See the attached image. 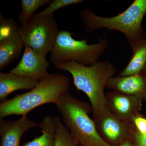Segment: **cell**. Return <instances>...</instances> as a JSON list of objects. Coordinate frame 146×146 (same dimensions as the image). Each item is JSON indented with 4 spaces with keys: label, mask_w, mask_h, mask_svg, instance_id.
I'll return each mask as SVG.
<instances>
[{
    "label": "cell",
    "mask_w": 146,
    "mask_h": 146,
    "mask_svg": "<svg viewBox=\"0 0 146 146\" xmlns=\"http://www.w3.org/2000/svg\"><path fill=\"white\" fill-rule=\"evenodd\" d=\"M143 72L144 73H145V74H146V65L145 67V69H144L143 71Z\"/></svg>",
    "instance_id": "23"
},
{
    "label": "cell",
    "mask_w": 146,
    "mask_h": 146,
    "mask_svg": "<svg viewBox=\"0 0 146 146\" xmlns=\"http://www.w3.org/2000/svg\"><path fill=\"white\" fill-rule=\"evenodd\" d=\"M106 98L110 111L125 121L132 122L142 108L143 101L133 96L113 91L106 94Z\"/></svg>",
    "instance_id": "9"
},
{
    "label": "cell",
    "mask_w": 146,
    "mask_h": 146,
    "mask_svg": "<svg viewBox=\"0 0 146 146\" xmlns=\"http://www.w3.org/2000/svg\"><path fill=\"white\" fill-rule=\"evenodd\" d=\"M37 126L27 116H22L16 121L0 119L1 146H20V141L25 132Z\"/></svg>",
    "instance_id": "11"
},
{
    "label": "cell",
    "mask_w": 146,
    "mask_h": 146,
    "mask_svg": "<svg viewBox=\"0 0 146 146\" xmlns=\"http://www.w3.org/2000/svg\"><path fill=\"white\" fill-rule=\"evenodd\" d=\"M39 82L38 80L18 75L11 72L0 73V100H6L9 94L23 89L31 90Z\"/></svg>",
    "instance_id": "12"
},
{
    "label": "cell",
    "mask_w": 146,
    "mask_h": 146,
    "mask_svg": "<svg viewBox=\"0 0 146 146\" xmlns=\"http://www.w3.org/2000/svg\"><path fill=\"white\" fill-rule=\"evenodd\" d=\"M54 66L58 70L70 73L77 90L86 94L91 103L94 118L107 109L105 88L117 72L116 67L110 61L99 60L87 66L67 61Z\"/></svg>",
    "instance_id": "1"
},
{
    "label": "cell",
    "mask_w": 146,
    "mask_h": 146,
    "mask_svg": "<svg viewBox=\"0 0 146 146\" xmlns=\"http://www.w3.org/2000/svg\"><path fill=\"white\" fill-rule=\"evenodd\" d=\"M59 31L54 14L38 16L35 14L18 30L25 47H29L46 57L52 49Z\"/></svg>",
    "instance_id": "6"
},
{
    "label": "cell",
    "mask_w": 146,
    "mask_h": 146,
    "mask_svg": "<svg viewBox=\"0 0 146 146\" xmlns=\"http://www.w3.org/2000/svg\"><path fill=\"white\" fill-rule=\"evenodd\" d=\"M70 81L67 76L49 74L30 91L18 95L0 104V119L11 115L27 116L33 110L48 103L55 104L61 96L69 93Z\"/></svg>",
    "instance_id": "2"
},
{
    "label": "cell",
    "mask_w": 146,
    "mask_h": 146,
    "mask_svg": "<svg viewBox=\"0 0 146 146\" xmlns=\"http://www.w3.org/2000/svg\"><path fill=\"white\" fill-rule=\"evenodd\" d=\"M85 1L83 0H53L49 4L46 8L42 12L37 13L38 16L52 15L56 11L72 5L77 4Z\"/></svg>",
    "instance_id": "18"
},
{
    "label": "cell",
    "mask_w": 146,
    "mask_h": 146,
    "mask_svg": "<svg viewBox=\"0 0 146 146\" xmlns=\"http://www.w3.org/2000/svg\"><path fill=\"white\" fill-rule=\"evenodd\" d=\"M108 46V40L106 38L89 44L85 39H75L68 31H59L50 52V61L54 65L60 62L72 61L90 66L99 60Z\"/></svg>",
    "instance_id": "5"
},
{
    "label": "cell",
    "mask_w": 146,
    "mask_h": 146,
    "mask_svg": "<svg viewBox=\"0 0 146 146\" xmlns=\"http://www.w3.org/2000/svg\"><path fill=\"white\" fill-rule=\"evenodd\" d=\"M118 146H134L132 140H128L125 141L119 145Z\"/></svg>",
    "instance_id": "22"
},
{
    "label": "cell",
    "mask_w": 146,
    "mask_h": 146,
    "mask_svg": "<svg viewBox=\"0 0 146 146\" xmlns=\"http://www.w3.org/2000/svg\"><path fill=\"white\" fill-rule=\"evenodd\" d=\"M62 121L78 145L81 146H113L101 138L94 119L89 114L91 105L73 96L70 93L56 103Z\"/></svg>",
    "instance_id": "4"
},
{
    "label": "cell",
    "mask_w": 146,
    "mask_h": 146,
    "mask_svg": "<svg viewBox=\"0 0 146 146\" xmlns=\"http://www.w3.org/2000/svg\"><path fill=\"white\" fill-rule=\"evenodd\" d=\"M20 27L15 21L11 19H7L0 15V41L10 36L18 31Z\"/></svg>",
    "instance_id": "19"
},
{
    "label": "cell",
    "mask_w": 146,
    "mask_h": 146,
    "mask_svg": "<svg viewBox=\"0 0 146 146\" xmlns=\"http://www.w3.org/2000/svg\"><path fill=\"white\" fill-rule=\"evenodd\" d=\"M24 46L18 31L0 41L1 71L19 56Z\"/></svg>",
    "instance_id": "13"
},
{
    "label": "cell",
    "mask_w": 146,
    "mask_h": 146,
    "mask_svg": "<svg viewBox=\"0 0 146 146\" xmlns=\"http://www.w3.org/2000/svg\"><path fill=\"white\" fill-rule=\"evenodd\" d=\"M22 58L10 72L39 81L48 75L50 63L43 56L29 47H25Z\"/></svg>",
    "instance_id": "8"
},
{
    "label": "cell",
    "mask_w": 146,
    "mask_h": 146,
    "mask_svg": "<svg viewBox=\"0 0 146 146\" xmlns=\"http://www.w3.org/2000/svg\"><path fill=\"white\" fill-rule=\"evenodd\" d=\"M132 141L134 146H146V134L140 133L136 129Z\"/></svg>",
    "instance_id": "21"
},
{
    "label": "cell",
    "mask_w": 146,
    "mask_h": 146,
    "mask_svg": "<svg viewBox=\"0 0 146 146\" xmlns=\"http://www.w3.org/2000/svg\"><path fill=\"white\" fill-rule=\"evenodd\" d=\"M132 122L140 133L146 134V119L140 113L133 117Z\"/></svg>",
    "instance_id": "20"
},
{
    "label": "cell",
    "mask_w": 146,
    "mask_h": 146,
    "mask_svg": "<svg viewBox=\"0 0 146 146\" xmlns=\"http://www.w3.org/2000/svg\"><path fill=\"white\" fill-rule=\"evenodd\" d=\"M37 126L42 135L26 142L22 146H54L56 122L54 116H46Z\"/></svg>",
    "instance_id": "15"
},
{
    "label": "cell",
    "mask_w": 146,
    "mask_h": 146,
    "mask_svg": "<svg viewBox=\"0 0 146 146\" xmlns=\"http://www.w3.org/2000/svg\"><path fill=\"white\" fill-rule=\"evenodd\" d=\"M107 87L146 101V74L143 72L138 74L113 77L108 82Z\"/></svg>",
    "instance_id": "10"
},
{
    "label": "cell",
    "mask_w": 146,
    "mask_h": 146,
    "mask_svg": "<svg viewBox=\"0 0 146 146\" xmlns=\"http://www.w3.org/2000/svg\"><path fill=\"white\" fill-rule=\"evenodd\" d=\"M146 14V0H135L122 13L112 17L98 16L88 9L80 11V16L88 33L100 29L120 32L124 35L131 48L146 38L142 25Z\"/></svg>",
    "instance_id": "3"
},
{
    "label": "cell",
    "mask_w": 146,
    "mask_h": 146,
    "mask_svg": "<svg viewBox=\"0 0 146 146\" xmlns=\"http://www.w3.org/2000/svg\"><path fill=\"white\" fill-rule=\"evenodd\" d=\"M132 56L118 77L138 74L143 71L146 65V38L142 39L132 48Z\"/></svg>",
    "instance_id": "14"
},
{
    "label": "cell",
    "mask_w": 146,
    "mask_h": 146,
    "mask_svg": "<svg viewBox=\"0 0 146 146\" xmlns=\"http://www.w3.org/2000/svg\"><path fill=\"white\" fill-rule=\"evenodd\" d=\"M51 1V0H22V10L18 17L22 26L25 25L30 21L36 10L45 5L49 4Z\"/></svg>",
    "instance_id": "16"
},
{
    "label": "cell",
    "mask_w": 146,
    "mask_h": 146,
    "mask_svg": "<svg viewBox=\"0 0 146 146\" xmlns=\"http://www.w3.org/2000/svg\"><path fill=\"white\" fill-rule=\"evenodd\" d=\"M56 122L54 146H77L78 144L63 123L62 119L54 116Z\"/></svg>",
    "instance_id": "17"
},
{
    "label": "cell",
    "mask_w": 146,
    "mask_h": 146,
    "mask_svg": "<svg viewBox=\"0 0 146 146\" xmlns=\"http://www.w3.org/2000/svg\"><path fill=\"white\" fill-rule=\"evenodd\" d=\"M94 120L100 136L113 146H118L127 140H132L136 129L133 122L120 119L108 108Z\"/></svg>",
    "instance_id": "7"
}]
</instances>
